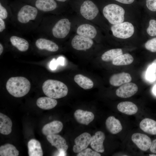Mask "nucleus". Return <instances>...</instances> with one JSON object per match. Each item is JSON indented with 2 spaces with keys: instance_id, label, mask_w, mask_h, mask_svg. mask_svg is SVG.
<instances>
[{
  "instance_id": "30",
  "label": "nucleus",
  "mask_w": 156,
  "mask_h": 156,
  "mask_svg": "<svg viewBox=\"0 0 156 156\" xmlns=\"http://www.w3.org/2000/svg\"><path fill=\"white\" fill-rule=\"evenodd\" d=\"M123 54L121 49L120 48L112 49L107 51L102 55V60L106 62L112 61L115 58Z\"/></svg>"
},
{
  "instance_id": "8",
  "label": "nucleus",
  "mask_w": 156,
  "mask_h": 156,
  "mask_svg": "<svg viewBox=\"0 0 156 156\" xmlns=\"http://www.w3.org/2000/svg\"><path fill=\"white\" fill-rule=\"evenodd\" d=\"M71 44L72 47L76 50L85 51L92 47L93 41L91 39L78 35L73 38Z\"/></svg>"
},
{
  "instance_id": "29",
  "label": "nucleus",
  "mask_w": 156,
  "mask_h": 156,
  "mask_svg": "<svg viewBox=\"0 0 156 156\" xmlns=\"http://www.w3.org/2000/svg\"><path fill=\"white\" fill-rule=\"evenodd\" d=\"M18 151L13 145L7 144L0 147V156H18Z\"/></svg>"
},
{
  "instance_id": "7",
  "label": "nucleus",
  "mask_w": 156,
  "mask_h": 156,
  "mask_svg": "<svg viewBox=\"0 0 156 156\" xmlns=\"http://www.w3.org/2000/svg\"><path fill=\"white\" fill-rule=\"evenodd\" d=\"M99 10L97 6L90 0L85 1L81 5L80 12L81 15L86 19L91 20L97 15Z\"/></svg>"
},
{
  "instance_id": "21",
  "label": "nucleus",
  "mask_w": 156,
  "mask_h": 156,
  "mask_svg": "<svg viewBox=\"0 0 156 156\" xmlns=\"http://www.w3.org/2000/svg\"><path fill=\"white\" fill-rule=\"evenodd\" d=\"M140 129L144 132L152 135H156V121L149 118H145L140 123Z\"/></svg>"
},
{
  "instance_id": "31",
  "label": "nucleus",
  "mask_w": 156,
  "mask_h": 156,
  "mask_svg": "<svg viewBox=\"0 0 156 156\" xmlns=\"http://www.w3.org/2000/svg\"><path fill=\"white\" fill-rule=\"evenodd\" d=\"M146 31L147 34L151 36H156V20L151 19L150 21Z\"/></svg>"
},
{
  "instance_id": "33",
  "label": "nucleus",
  "mask_w": 156,
  "mask_h": 156,
  "mask_svg": "<svg viewBox=\"0 0 156 156\" xmlns=\"http://www.w3.org/2000/svg\"><path fill=\"white\" fill-rule=\"evenodd\" d=\"M77 156H101V154L90 148H86L77 154Z\"/></svg>"
},
{
  "instance_id": "12",
  "label": "nucleus",
  "mask_w": 156,
  "mask_h": 156,
  "mask_svg": "<svg viewBox=\"0 0 156 156\" xmlns=\"http://www.w3.org/2000/svg\"><path fill=\"white\" fill-rule=\"evenodd\" d=\"M48 141L52 146H54L58 151L66 152L68 148L65 140L60 135L57 134L48 135L47 136Z\"/></svg>"
},
{
  "instance_id": "45",
  "label": "nucleus",
  "mask_w": 156,
  "mask_h": 156,
  "mask_svg": "<svg viewBox=\"0 0 156 156\" xmlns=\"http://www.w3.org/2000/svg\"><path fill=\"white\" fill-rule=\"evenodd\" d=\"M55 0L58 1L64 2L67 0Z\"/></svg>"
},
{
  "instance_id": "11",
  "label": "nucleus",
  "mask_w": 156,
  "mask_h": 156,
  "mask_svg": "<svg viewBox=\"0 0 156 156\" xmlns=\"http://www.w3.org/2000/svg\"><path fill=\"white\" fill-rule=\"evenodd\" d=\"M91 139L92 136L88 133L84 132L80 135L75 139L73 152L78 153L86 148L90 144Z\"/></svg>"
},
{
  "instance_id": "17",
  "label": "nucleus",
  "mask_w": 156,
  "mask_h": 156,
  "mask_svg": "<svg viewBox=\"0 0 156 156\" xmlns=\"http://www.w3.org/2000/svg\"><path fill=\"white\" fill-rule=\"evenodd\" d=\"M78 35L90 39L94 38L97 34V31L93 26L87 24L81 25L77 28Z\"/></svg>"
},
{
  "instance_id": "13",
  "label": "nucleus",
  "mask_w": 156,
  "mask_h": 156,
  "mask_svg": "<svg viewBox=\"0 0 156 156\" xmlns=\"http://www.w3.org/2000/svg\"><path fill=\"white\" fill-rule=\"evenodd\" d=\"M105 139V136L103 132L97 131L94 135L92 136L90 143L91 148L98 152L103 153L105 150L103 142Z\"/></svg>"
},
{
  "instance_id": "39",
  "label": "nucleus",
  "mask_w": 156,
  "mask_h": 156,
  "mask_svg": "<svg viewBox=\"0 0 156 156\" xmlns=\"http://www.w3.org/2000/svg\"><path fill=\"white\" fill-rule=\"evenodd\" d=\"M5 28V22L3 19L0 18V32H2Z\"/></svg>"
},
{
  "instance_id": "41",
  "label": "nucleus",
  "mask_w": 156,
  "mask_h": 156,
  "mask_svg": "<svg viewBox=\"0 0 156 156\" xmlns=\"http://www.w3.org/2000/svg\"><path fill=\"white\" fill-rule=\"evenodd\" d=\"M58 64L61 65H63L64 64V60L63 58L62 57L59 58L57 60Z\"/></svg>"
},
{
  "instance_id": "26",
  "label": "nucleus",
  "mask_w": 156,
  "mask_h": 156,
  "mask_svg": "<svg viewBox=\"0 0 156 156\" xmlns=\"http://www.w3.org/2000/svg\"><path fill=\"white\" fill-rule=\"evenodd\" d=\"M74 80L80 87L85 90L91 89L94 86L92 80L81 74L76 75L74 77Z\"/></svg>"
},
{
  "instance_id": "35",
  "label": "nucleus",
  "mask_w": 156,
  "mask_h": 156,
  "mask_svg": "<svg viewBox=\"0 0 156 156\" xmlns=\"http://www.w3.org/2000/svg\"><path fill=\"white\" fill-rule=\"evenodd\" d=\"M146 5L147 8L150 11H156V0H146Z\"/></svg>"
},
{
  "instance_id": "1",
  "label": "nucleus",
  "mask_w": 156,
  "mask_h": 156,
  "mask_svg": "<svg viewBox=\"0 0 156 156\" xmlns=\"http://www.w3.org/2000/svg\"><path fill=\"white\" fill-rule=\"evenodd\" d=\"M6 86L7 90L10 94L16 97H21L28 93L31 88V84L25 77H16L9 79Z\"/></svg>"
},
{
  "instance_id": "27",
  "label": "nucleus",
  "mask_w": 156,
  "mask_h": 156,
  "mask_svg": "<svg viewBox=\"0 0 156 156\" xmlns=\"http://www.w3.org/2000/svg\"><path fill=\"white\" fill-rule=\"evenodd\" d=\"M10 40L12 45L21 51H26L29 48L28 42L24 38L12 36L10 37Z\"/></svg>"
},
{
  "instance_id": "32",
  "label": "nucleus",
  "mask_w": 156,
  "mask_h": 156,
  "mask_svg": "<svg viewBox=\"0 0 156 156\" xmlns=\"http://www.w3.org/2000/svg\"><path fill=\"white\" fill-rule=\"evenodd\" d=\"M145 48L153 52H156V38L148 40L144 45Z\"/></svg>"
},
{
  "instance_id": "5",
  "label": "nucleus",
  "mask_w": 156,
  "mask_h": 156,
  "mask_svg": "<svg viewBox=\"0 0 156 156\" xmlns=\"http://www.w3.org/2000/svg\"><path fill=\"white\" fill-rule=\"evenodd\" d=\"M38 12L37 9L36 8L29 5H24L18 12V20L21 23H26L30 20L35 19Z\"/></svg>"
},
{
  "instance_id": "2",
  "label": "nucleus",
  "mask_w": 156,
  "mask_h": 156,
  "mask_svg": "<svg viewBox=\"0 0 156 156\" xmlns=\"http://www.w3.org/2000/svg\"><path fill=\"white\" fill-rule=\"evenodd\" d=\"M42 89L47 96L54 99H58L66 96L68 89L63 83L58 80L48 79L43 83Z\"/></svg>"
},
{
  "instance_id": "4",
  "label": "nucleus",
  "mask_w": 156,
  "mask_h": 156,
  "mask_svg": "<svg viewBox=\"0 0 156 156\" xmlns=\"http://www.w3.org/2000/svg\"><path fill=\"white\" fill-rule=\"evenodd\" d=\"M111 30L115 37L122 39L130 37L134 31L133 26L132 23L128 22L113 25L111 27Z\"/></svg>"
},
{
  "instance_id": "22",
  "label": "nucleus",
  "mask_w": 156,
  "mask_h": 156,
  "mask_svg": "<svg viewBox=\"0 0 156 156\" xmlns=\"http://www.w3.org/2000/svg\"><path fill=\"white\" fill-rule=\"evenodd\" d=\"M35 5L39 10L46 12L55 10L57 5L54 0H36Z\"/></svg>"
},
{
  "instance_id": "34",
  "label": "nucleus",
  "mask_w": 156,
  "mask_h": 156,
  "mask_svg": "<svg viewBox=\"0 0 156 156\" xmlns=\"http://www.w3.org/2000/svg\"><path fill=\"white\" fill-rule=\"evenodd\" d=\"M152 65L148 69L146 74V77L149 80L152 81L155 80V69Z\"/></svg>"
},
{
  "instance_id": "6",
  "label": "nucleus",
  "mask_w": 156,
  "mask_h": 156,
  "mask_svg": "<svg viewBox=\"0 0 156 156\" xmlns=\"http://www.w3.org/2000/svg\"><path fill=\"white\" fill-rule=\"evenodd\" d=\"M70 26L71 23L68 19L63 18L60 20L52 28L53 36L58 38H65L70 31Z\"/></svg>"
},
{
  "instance_id": "16",
  "label": "nucleus",
  "mask_w": 156,
  "mask_h": 156,
  "mask_svg": "<svg viewBox=\"0 0 156 156\" xmlns=\"http://www.w3.org/2000/svg\"><path fill=\"white\" fill-rule=\"evenodd\" d=\"M74 116L77 122L86 125L89 124L94 118V115L92 112L80 109H78L75 112Z\"/></svg>"
},
{
  "instance_id": "3",
  "label": "nucleus",
  "mask_w": 156,
  "mask_h": 156,
  "mask_svg": "<svg viewBox=\"0 0 156 156\" xmlns=\"http://www.w3.org/2000/svg\"><path fill=\"white\" fill-rule=\"evenodd\" d=\"M103 13L104 17L112 24L119 23L124 21L125 10L117 4H111L105 6Z\"/></svg>"
},
{
  "instance_id": "40",
  "label": "nucleus",
  "mask_w": 156,
  "mask_h": 156,
  "mask_svg": "<svg viewBox=\"0 0 156 156\" xmlns=\"http://www.w3.org/2000/svg\"><path fill=\"white\" fill-rule=\"evenodd\" d=\"M120 3L125 4H129L133 3L134 0H114Z\"/></svg>"
},
{
  "instance_id": "14",
  "label": "nucleus",
  "mask_w": 156,
  "mask_h": 156,
  "mask_svg": "<svg viewBox=\"0 0 156 156\" xmlns=\"http://www.w3.org/2000/svg\"><path fill=\"white\" fill-rule=\"evenodd\" d=\"M131 80V77L129 73L122 72L112 75L109 79V82L112 86H119L130 82Z\"/></svg>"
},
{
  "instance_id": "44",
  "label": "nucleus",
  "mask_w": 156,
  "mask_h": 156,
  "mask_svg": "<svg viewBox=\"0 0 156 156\" xmlns=\"http://www.w3.org/2000/svg\"><path fill=\"white\" fill-rule=\"evenodd\" d=\"M153 91L154 94L156 95V85L153 88Z\"/></svg>"
},
{
  "instance_id": "23",
  "label": "nucleus",
  "mask_w": 156,
  "mask_h": 156,
  "mask_svg": "<svg viewBox=\"0 0 156 156\" xmlns=\"http://www.w3.org/2000/svg\"><path fill=\"white\" fill-rule=\"evenodd\" d=\"M12 123L11 119L6 115L0 113V133L7 135L12 131Z\"/></svg>"
},
{
  "instance_id": "25",
  "label": "nucleus",
  "mask_w": 156,
  "mask_h": 156,
  "mask_svg": "<svg viewBox=\"0 0 156 156\" xmlns=\"http://www.w3.org/2000/svg\"><path fill=\"white\" fill-rule=\"evenodd\" d=\"M36 105L40 108L45 110L52 109L57 104V101L49 97H42L38 99Z\"/></svg>"
},
{
  "instance_id": "43",
  "label": "nucleus",
  "mask_w": 156,
  "mask_h": 156,
  "mask_svg": "<svg viewBox=\"0 0 156 156\" xmlns=\"http://www.w3.org/2000/svg\"><path fill=\"white\" fill-rule=\"evenodd\" d=\"M3 47L2 45V44L0 43V55H1L2 53H3Z\"/></svg>"
},
{
  "instance_id": "37",
  "label": "nucleus",
  "mask_w": 156,
  "mask_h": 156,
  "mask_svg": "<svg viewBox=\"0 0 156 156\" xmlns=\"http://www.w3.org/2000/svg\"><path fill=\"white\" fill-rule=\"evenodd\" d=\"M150 150L151 152L156 154V139L152 142Z\"/></svg>"
},
{
  "instance_id": "9",
  "label": "nucleus",
  "mask_w": 156,
  "mask_h": 156,
  "mask_svg": "<svg viewBox=\"0 0 156 156\" xmlns=\"http://www.w3.org/2000/svg\"><path fill=\"white\" fill-rule=\"evenodd\" d=\"M131 140L138 148L144 151L150 148L152 143L150 137L145 134L140 133H133L131 136Z\"/></svg>"
},
{
  "instance_id": "10",
  "label": "nucleus",
  "mask_w": 156,
  "mask_h": 156,
  "mask_svg": "<svg viewBox=\"0 0 156 156\" xmlns=\"http://www.w3.org/2000/svg\"><path fill=\"white\" fill-rule=\"evenodd\" d=\"M138 90V87L135 84L129 82L121 85L116 90V94L119 97L127 98L135 94Z\"/></svg>"
},
{
  "instance_id": "15",
  "label": "nucleus",
  "mask_w": 156,
  "mask_h": 156,
  "mask_svg": "<svg viewBox=\"0 0 156 156\" xmlns=\"http://www.w3.org/2000/svg\"><path fill=\"white\" fill-rule=\"evenodd\" d=\"M63 127L62 123L58 120H55L45 125L42 129L43 134L46 136L55 134L60 133Z\"/></svg>"
},
{
  "instance_id": "28",
  "label": "nucleus",
  "mask_w": 156,
  "mask_h": 156,
  "mask_svg": "<svg viewBox=\"0 0 156 156\" xmlns=\"http://www.w3.org/2000/svg\"><path fill=\"white\" fill-rule=\"evenodd\" d=\"M133 60L131 54L127 53L117 57L112 61V63L113 65L116 66L126 65L131 64Z\"/></svg>"
},
{
  "instance_id": "18",
  "label": "nucleus",
  "mask_w": 156,
  "mask_h": 156,
  "mask_svg": "<svg viewBox=\"0 0 156 156\" xmlns=\"http://www.w3.org/2000/svg\"><path fill=\"white\" fill-rule=\"evenodd\" d=\"M105 125L107 130L113 134L119 133L122 128L120 121L113 116H110L107 119Z\"/></svg>"
},
{
  "instance_id": "38",
  "label": "nucleus",
  "mask_w": 156,
  "mask_h": 156,
  "mask_svg": "<svg viewBox=\"0 0 156 156\" xmlns=\"http://www.w3.org/2000/svg\"><path fill=\"white\" fill-rule=\"evenodd\" d=\"M57 63H58L57 61L55 60H52L50 63L49 66L51 69L52 70L55 69L56 68L58 64Z\"/></svg>"
},
{
  "instance_id": "24",
  "label": "nucleus",
  "mask_w": 156,
  "mask_h": 156,
  "mask_svg": "<svg viewBox=\"0 0 156 156\" xmlns=\"http://www.w3.org/2000/svg\"><path fill=\"white\" fill-rule=\"evenodd\" d=\"M27 146L28 154L29 156H42V150L40 143L35 139H31L29 141Z\"/></svg>"
},
{
  "instance_id": "20",
  "label": "nucleus",
  "mask_w": 156,
  "mask_h": 156,
  "mask_svg": "<svg viewBox=\"0 0 156 156\" xmlns=\"http://www.w3.org/2000/svg\"><path fill=\"white\" fill-rule=\"evenodd\" d=\"M36 47L41 50L45 49L51 52H55L59 49L57 44L53 42L44 38L38 39L36 42Z\"/></svg>"
},
{
  "instance_id": "36",
  "label": "nucleus",
  "mask_w": 156,
  "mask_h": 156,
  "mask_svg": "<svg viewBox=\"0 0 156 156\" xmlns=\"http://www.w3.org/2000/svg\"><path fill=\"white\" fill-rule=\"evenodd\" d=\"M8 12L5 9L0 3V18L3 19H5L8 17Z\"/></svg>"
},
{
  "instance_id": "46",
  "label": "nucleus",
  "mask_w": 156,
  "mask_h": 156,
  "mask_svg": "<svg viewBox=\"0 0 156 156\" xmlns=\"http://www.w3.org/2000/svg\"><path fill=\"white\" fill-rule=\"evenodd\" d=\"M149 155L151 156H156V155L154 154H150Z\"/></svg>"
},
{
  "instance_id": "42",
  "label": "nucleus",
  "mask_w": 156,
  "mask_h": 156,
  "mask_svg": "<svg viewBox=\"0 0 156 156\" xmlns=\"http://www.w3.org/2000/svg\"><path fill=\"white\" fill-rule=\"evenodd\" d=\"M152 65L155 68H156V59L154 60L152 62Z\"/></svg>"
},
{
  "instance_id": "19",
  "label": "nucleus",
  "mask_w": 156,
  "mask_h": 156,
  "mask_svg": "<svg viewBox=\"0 0 156 156\" xmlns=\"http://www.w3.org/2000/svg\"><path fill=\"white\" fill-rule=\"evenodd\" d=\"M118 110L121 113L128 115H132L137 112L138 108L137 105L131 101L122 102L117 106Z\"/></svg>"
}]
</instances>
